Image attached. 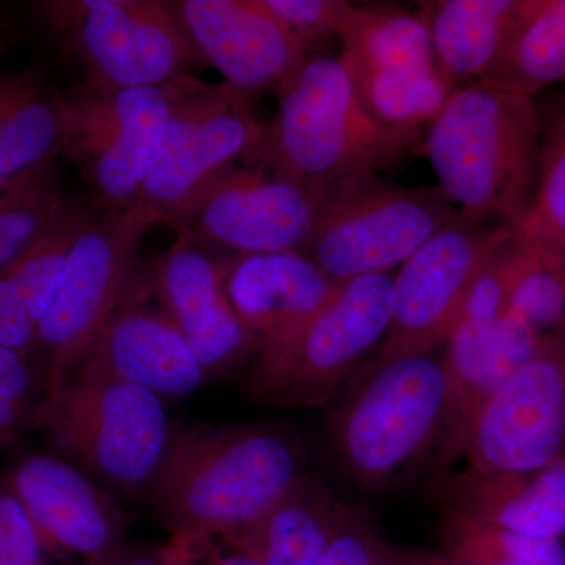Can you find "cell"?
I'll return each instance as SVG.
<instances>
[{"mask_svg": "<svg viewBox=\"0 0 565 565\" xmlns=\"http://www.w3.org/2000/svg\"><path fill=\"white\" fill-rule=\"evenodd\" d=\"M305 467L302 438L278 424L174 426L147 500L172 537L225 542L302 481Z\"/></svg>", "mask_w": 565, "mask_h": 565, "instance_id": "obj_1", "label": "cell"}, {"mask_svg": "<svg viewBox=\"0 0 565 565\" xmlns=\"http://www.w3.org/2000/svg\"><path fill=\"white\" fill-rule=\"evenodd\" d=\"M541 134L534 98L476 82L451 93L423 150L459 212L519 228L537 188Z\"/></svg>", "mask_w": 565, "mask_h": 565, "instance_id": "obj_2", "label": "cell"}, {"mask_svg": "<svg viewBox=\"0 0 565 565\" xmlns=\"http://www.w3.org/2000/svg\"><path fill=\"white\" fill-rule=\"evenodd\" d=\"M277 95L258 161L321 195L423 148L424 132L388 128L364 109L341 55H310Z\"/></svg>", "mask_w": 565, "mask_h": 565, "instance_id": "obj_3", "label": "cell"}, {"mask_svg": "<svg viewBox=\"0 0 565 565\" xmlns=\"http://www.w3.org/2000/svg\"><path fill=\"white\" fill-rule=\"evenodd\" d=\"M33 429L57 456L114 497L147 498L172 440L161 397L109 375L76 370L44 393Z\"/></svg>", "mask_w": 565, "mask_h": 565, "instance_id": "obj_4", "label": "cell"}, {"mask_svg": "<svg viewBox=\"0 0 565 565\" xmlns=\"http://www.w3.org/2000/svg\"><path fill=\"white\" fill-rule=\"evenodd\" d=\"M446 411L440 351L373 363L330 416L337 462L353 484L382 489L440 449Z\"/></svg>", "mask_w": 565, "mask_h": 565, "instance_id": "obj_5", "label": "cell"}, {"mask_svg": "<svg viewBox=\"0 0 565 565\" xmlns=\"http://www.w3.org/2000/svg\"><path fill=\"white\" fill-rule=\"evenodd\" d=\"M457 214L438 185L407 188L364 174L326 193L302 253L340 285L390 274Z\"/></svg>", "mask_w": 565, "mask_h": 565, "instance_id": "obj_6", "label": "cell"}, {"mask_svg": "<svg viewBox=\"0 0 565 565\" xmlns=\"http://www.w3.org/2000/svg\"><path fill=\"white\" fill-rule=\"evenodd\" d=\"M393 275L341 282L330 302L274 355L256 359L248 390L275 407H318L351 384L352 375L384 343L393 318Z\"/></svg>", "mask_w": 565, "mask_h": 565, "instance_id": "obj_7", "label": "cell"}, {"mask_svg": "<svg viewBox=\"0 0 565 565\" xmlns=\"http://www.w3.org/2000/svg\"><path fill=\"white\" fill-rule=\"evenodd\" d=\"M87 77L120 88L167 87L199 57L173 2L54 0L35 7Z\"/></svg>", "mask_w": 565, "mask_h": 565, "instance_id": "obj_8", "label": "cell"}, {"mask_svg": "<svg viewBox=\"0 0 565 565\" xmlns=\"http://www.w3.org/2000/svg\"><path fill=\"white\" fill-rule=\"evenodd\" d=\"M161 223L129 206L93 215L71 248L54 299L39 323L46 393L68 381L137 275L145 234Z\"/></svg>", "mask_w": 565, "mask_h": 565, "instance_id": "obj_9", "label": "cell"}, {"mask_svg": "<svg viewBox=\"0 0 565 565\" xmlns=\"http://www.w3.org/2000/svg\"><path fill=\"white\" fill-rule=\"evenodd\" d=\"M170 110L137 204L161 223L215 177L258 159L267 125L250 98L191 74L169 84Z\"/></svg>", "mask_w": 565, "mask_h": 565, "instance_id": "obj_10", "label": "cell"}, {"mask_svg": "<svg viewBox=\"0 0 565 565\" xmlns=\"http://www.w3.org/2000/svg\"><path fill=\"white\" fill-rule=\"evenodd\" d=\"M61 154L103 210L136 206L170 110L167 87L120 88L87 81L58 93Z\"/></svg>", "mask_w": 565, "mask_h": 565, "instance_id": "obj_11", "label": "cell"}, {"mask_svg": "<svg viewBox=\"0 0 565 565\" xmlns=\"http://www.w3.org/2000/svg\"><path fill=\"white\" fill-rule=\"evenodd\" d=\"M340 40L360 102L388 128L426 131L457 88L418 11L355 6Z\"/></svg>", "mask_w": 565, "mask_h": 565, "instance_id": "obj_12", "label": "cell"}, {"mask_svg": "<svg viewBox=\"0 0 565 565\" xmlns=\"http://www.w3.org/2000/svg\"><path fill=\"white\" fill-rule=\"evenodd\" d=\"M515 226L462 212L393 275V318L374 363L441 351L462 316L471 286Z\"/></svg>", "mask_w": 565, "mask_h": 565, "instance_id": "obj_13", "label": "cell"}, {"mask_svg": "<svg viewBox=\"0 0 565 565\" xmlns=\"http://www.w3.org/2000/svg\"><path fill=\"white\" fill-rule=\"evenodd\" d=\"M323 196L253 159L207 182L163 223L236 256L303 252Z\"/></svg>", "mask_w": 565, "mask_h": 565, "instance_id": "obj_14", "label": "cell"}, {"mask_svg": "<svg viewBox=\"0 0 565 565\" xmlns=\"http://www.w3.org/2000/svg\"><path fill=\"white\" fill-rule=\"evenodd\" d=\"M463 455L489 475L534 473L565 459V319L479 411Z\"/></svg>", "mask_w": 565, "mask_h": 565, "instance_id": "obj_15", "label": "cell"}, {"mask_svg": "<svg viewBox=\"0 0 565 565\" xmlns=\"http://www.w3.org/2000/svg\"><path fill=\"white\" fill-rule=\"evenodd\" d=\"M6 478L55 565H107L125 548L114 494L62 457L32 452Z\"/></svg>", "mask_w": 565, "mask_h": 565, "instance_id": "obj_16", "label": "cell"}, {"mask_svg": "<svg viewBox=\"0 0 565 565\" xmlns=\"http://www.w3.org/2000/svg\"><path fill=\"white\" fill-rule=\"evenodd\" d=\"M173 7L199 57L248 98L277 93L310 57V47L264 0H182Z\"/></svg>", "mask_w": 565, "mask_h": 565, "instance_id": "obj_17", "label": "cell"}, {"mask_svg": "<svg viewBox=\"0 0 565 565\" xmlns=\"http://www.w3.org/2000/svg\"><path fill=\"white\" fill-rule=\"evenodd\" d=\"M230 263L212 256L191 233L177 239L148 274L159 303L191 345L207 379L221 377L256 356L255 341L226 296Z\"/></svg>", "mask_w": 565, "mask_h": 565, "instance_id": "obj_18", "label": "cell"}, {"mask_svg": "<svg viewBox=\"0 0 565 565\" xmlns=\"http://www.w3.org/2000/svg\"><path fill=\"white\" fill-rule=\"evenodd\" d=\"M76 370L120 379L162 401L191 396L207 381L191 345L159 303L148 274L136 275Z\"/></svg>", "mask_w": 565, "mask_h": 565, "instance_id": "obj_19", "label": "cell"}, {"mask_svg": "<svg viewBox=\"0 0 565 565\" xmlns=\"http://www.w3.org/2000/svg\"><path fill=\"white\" fill-rule=\"evenodd\" d=\"M338 288L302 252L236 256L225 280L233 310L258 349L256 359L291 343Z\"/></svg>", "mask_w": 565, "mask_h": 565, "instance_id": "obj_20", "label": "cell"}, {"mask_svg": "<svg viewBox=\"0 0 565 565\" xmlns=\"http://www.w3.org/2000/svg\"><path fill=\"white\" fill-rule=\"evenodd\" d=\"M544 337L511 315L497 322L457 323L441 349L448 374V411L438 449L441 463L463 455L479 411L505 379L533 355Z\"/></svg>", "mask_w": 565, "mask_h": 565, "instance_id": "obj_21", "label": "cell"}, {"mask_svg": "<svg viewBox=\"0 0 565 565\" xmlns=\"http://www.w3.org/2000/svg\"><path fill=\"white\" fill-rule=\"evenodd\" d=\"M437 489L449 514L527 537L561 541L565 534V459L527 475L470 468L440 479Z\"/></svg>", "mask_w": 565, "mask_h": 565, "instance_id": "obj_22", "label": "cell"}, {"mask_svg": "<svg viewBox=\"0 0 565 565\" xmlns=\"http://www.w3.org/2000/svg\"><path fill=\"white\" fill-rule=\"evenodd\" d=\"M348 509L307 475L255 525L225 542L258 565H318Z\"/></svg>", "mask_w": 565, "mask_h": 565, "instance_id": "obj_23", "label": "cell"}, {"mask_svg": "<svg viewBox=\"0 0 565 565\" xmlns=\"http://www.w3.org/2000/svg\"><path fill=\"white\" fill-rule=\"evenodd\" d=\"M523 0H434L419 3L438 65L456 87L481 82L503 50Z\"/></svg>", "mask_w": 565, "mask_h": 565, "instance_id": "obj_24", "label": "cell"}, {"mask_svg": "<svg viewBox=\"0 0 565 565\" xmlns=\"http://www.w3.org/2000/svg\"><path fill=\"white\" fill-rule=\"evenodd\" d=\"M58 93L40 70L0 76V188L61 154Z\"/></svg>", "mask_w": 565, "mask_h": 565, "instance_id": "obj_25", "label": "cell"}, {"mask_svg": "<svg viewBox=\"0 0 565 565\" xmlns=\"http://www.w3.org/2000/svg\"><path fill=\"white\" fill-rule=\"evenodd\" d=\"M479 84L527 98L565 84V0H523L503 50Z\"/></svg>", "mask_w": 565, "mask_h": 565, "instance_id": "obj_26", "label": "cell"}, {"mask_svg": "<svg viewBox=\"0 0 565 565\" xmlns=\"http://www.w3.org/2000/svg\"><path fill=\"white\" fill-rule=\"evenodd\" d=\"M98 210L93 199L70 196L35 243L9 267L0 270L7 275L18 299L36 323L46 315L54 299L71 248Z\"/></svg>", "mask_w": 565, "mask_h": 565, "instance_id": "obj_27", "label": "cell"}, {"mask_svg": "<svg viewBox=\"0 0 565 565\" xmlns=\"http://www.w3.org/2000/svg\"><path fill=\"white\" fill-rule=\"evenodd\" d=\"M537 188L520 232L565 264V92L544 104Z\"/></svg>", "mask_w": 565, "mask_h": 565, "instance_id": "obj_28", "label": "cell"}, {"mask_svg": "<svg viewBox=\"0 0 565 565\" xmlns=\"http://www.w3.org/2000/svg\"><path fill=\"white\" fill-rule=\"evenodd\" d=\"M68 200L55 159L10 182L0 206V270L35 243Z\"/></svg>", "mask_w": 565, "mask_h": 565, "instance_id": "obj_29", "label": "cell"}, {"mask_svg": "<svg viewBox=\"0 0 565 565\" xmlns=\"http://www.w3.org/2000/svg\"><path fill=\"white\" fill-rule=\"evenodd\" d=\"M546 334L565 319V264L520 232L509 275L508 313Z\"/></svg>", "mask_w": 565, "mask_h": 565, "instance_id": "obj_30", "label": "cell"}, {"mask_svg": "<svg viewBox=\"0 0 565 565\" xmlns=\"http://www.w3.org/2000/svg\"><path fill=\"white\" fill-rule=\"evenodd\" d=\"M446 556L460 565H565L561 541L527 537L445 512Z\"/></svg>", "mask_w": 565, "mask_h": 565, "instance_id": "obj_31", "label": "cell"}, {"mask_svg": "<svg viewBox=\"0 0 565 565\" xmlns=\"http://www.w3.org/2000/svg\"><path fill=\"white\" fill-rule=\"evenodd\" d=\"M46 393V371L32 360L0 348V452L33 429Z\"/></svg>", "mask_w": 565, "mask_h": 565, "instance_id": "obj_32", "label": "cell"}, {"mask_svg": "<svg viewBox=\"0 0 565 565\" xmlns=\"http://www.w3.org/2000/svg\"><path fill=\"white\" fill-rule=\"evenodd\" d=\"M308 47L341 39L355 6L345 0H264Z\"/></svg>", "mask_w": 565, "mask_h": 565, "instance_id": "obj_33", "label": "cell"}, {"mask_svg": "<svg viewBox=\"0 0 565 565\" xmlns=\"http://www.w3.org/2000/svg\"><path fill=\"white\" fill-rule=\"evenodd\" d=\"M0 565H55L6 475H0Z\"/></svg>", "mask_w": 565, "mask_h": 565, "instance_id": "obj_34", "label": "cell"}, {"mask_svg": "<svg viewBox=\"0 0 565 565\" xmlns=\"http://www.w3.org/2000/svg\"><path fill=\"white\" fill-rule=\"evenodd\" d=\"M516 236H519V228L514 236L501 245L482 267L481 274L478 275L468 294L460 321L497 322L508 313L509 275H511Z\"/></svg>", "mask_w": 565, "mask_h": 565, "instance_id": "obj_35", "label": "cell"}, {"mask_svg": "<svg viewBox=\"0 0 565 565\" xmlns=\"http://www.w3.org/2000/svg\"><path fill=\"white\" fill-rule=\"evenodd\" d=\"M318 565H392V550L382 544L362 512L349 508Z\"/></svg>", "mask_w": 565, "mask_h": 565, "instance_id": "obj_36", "label": "cell"}, {"mask_svg": "<svg viewBox=\"0 0 565 565\" xmlns=\"http://www.w3.org/2000/svg\"><path fill=\"white\" fill-rule=\"evenodd\" d=\"M0 348L33 360L40 355L39 323L18 299L6 274L0 273Z\"/></svg>", "mask_w": 565, "mask_h": 565, "instance_id": "obj_37", "label": "cell"}, {"mask_svg": "<svg viewBox=\"0 0 565 565\" xmlns=\"http://www.w3.org/2000/svg\"><path fill=\"white\" fill-rule=\"evenodd\" d=\"M210 544H193L184 539L172 537L169 544L158 548H125L107 565H202Z\"/></svg>", "mask_w": 565, "mask_h": 565, "instance_id": "obj_38", "label": "cell"}, {"mask_svg": "<svg viewBox=\"0 0 565 565\" xmlns=\"http://www.w3.org/2000/svg\"><path fill=\"white\" fill-rule=\"evenodd\" d=\"M226 548L211 553L212 544L204 553L202 565H258L247 552L239 546L225 542Z\"/></svg>", "mask_w": 565, "mask_h": 565, "instance_id": "obj_39", "label": "cell"}, {"mask_svg": "<svg viewBox=\"0 0 565 565\" xmlns=\"http://www.w3.org/2000/svg\"><path fill=\"white\" fill-rule=\"evenodd\" d=\"M392 565H460L448 556L401 555L392 552Z\"/></svg>", "mask_w": 565, "mask_h": 565, "instance_id": "obj_40", "label": "cell"}, {"mask_svg": "<svg viewBox=\"0 0 565 565\" xmlns=\"http://www.w3.org/2000/svg\"><path fill=\"white\" fill-rule=\"evenodd\" d=\"M10 35L9 20L6 14L2 13V7H0V44L7 43Z\"/></svg>", "mask_w": 565, "mask_h": 565, "instance_id": "obj_41", "label": "cell"}, {"mask_svg": "<svg viewBox=\"0 0 565 565\" xmlns=\"http://www.w3.org/2000/svg\"><path fill=\"white\" fill-rule=\"evenodd\" d=\"M10 182L9 184L2 185V188H0V206H2L3 200H6L7 196V192H9Z\"/></svg>", "mask_w": 565, "mask_h": 565, "instance_id": "obj_42", "label": "cell"}]
</instances>
